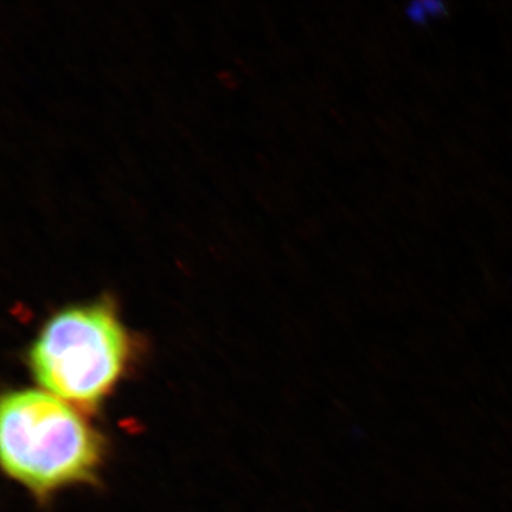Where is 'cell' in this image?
I'll list each match as a JSON object with an SVG mask.
<instances>
[{"label":"cell","mask_w":512,"mask_h":512,"mask_svg":"<svg viewBox=\"0 0 512 512\" xmlns=\"http://www.w3.org/2000/svg\"><path fill=\"white\" fill-rule=\"evenodd\" d=\"M0 453L6 476L40 507L63 489L98 484L105 446L101 435L66 401L38 390L5 395Z\"/></svg>","instance_id":"1"},{"label":"cell","mask_w":512,"mask_h":512,"mask_svg":"<svg viewBox=\"0 0 512 512\" xmlns=\"http://www.w3.org/2000/svg\"><path fill=\"white\" fill-rule=\"evenodd\" d=\"M130 352V338L111 305L78 306L44 326L30 366L50 394L92 411L123 375Z\"/></svg>","instance_id":"2"},{"label":"cell","mask_w":512,"mask_h":512,"mask_svg":"<svg viewBox=\"0 0 512 512\" xmlns=\"http://www.w3.org/2000/svg\"><path fill=\"white\" fill-rule=\"evenodd\" d=\"M408 16L411 17L413 21L418 24L424 23L428 16L425 5L418 3L412 4L411 6H409Z\"/></svg>","instance_id":"3"}]
</instances>
